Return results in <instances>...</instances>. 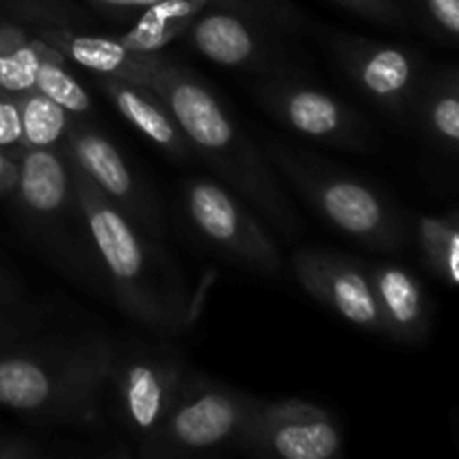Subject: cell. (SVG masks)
Returning <instances> with one entry per match:
<instances>
[{"instance_id": "cell-1", "label": "cell", "mask_w": 459, "mask_h": 459, "mask_svg": "<svg viewBox=\"0 0 459 459\" xmlns=\"http://www.w3.org/2000/svg\"><path fill=\"white\" fill-rule=\"evenodd\" d=\"M117 341L34 334L0 352V408L45 429L103 426Z\"/></svg>"}, {"instance_id": "cell-2", "label": "cell", "mask_w": 459, "mask_h": 459, "mask_svg": "<svg viewBox=\"0 0 459 459\" xmlns=\"http://www.w3.org/2000/svg\"><path fill=\"white\" fill-rule=\"evenodd\" d=\"M151 85L166 101L186 134L193 155L204 160L269 227L287 240L303 233V222L294 202L282 188L267 155L249 139L222 106L213 90L188 67L155 54Z\"/></svg>"}, {"instance_id": "cell-3", "label": "cell", "mask_w": 459, "mask_h": 459, "mask_svg": "<svg viewBox=\"0 0 459 459\" xmlns=\"http://www.w3.org/2000/svg\"><path fill=\"white\" fill-rule=\"evenodd\" d=\"M76 195L103 281L117 305L139 325L173 336L193 321V300L173 260L134 227L72 161Z\"/></svg>"}, {"instance_id": "cell-4", "label": "cell", "mask_w": 459, "mask_h": 459, "mask_svg": "<svg viewBox=\"0 0 459 459\" xmlns=\"http://www.w3.org/2000/svg\"><path fill=\"white\" fill-rule=\"evenodd\" d=\"M12 200L25 233L54 264L85 282L103 281L65 148L22 151Z\"/></svg>"}, {"instance_id": "cell-5", "label": "cell", "mask_w": 459, "mask_h": 459, "mask_svg": "<svg viewBox=\"0 0 459 459\" xmlns=\"http://www.w3.org/2000/svg\"><path fill=\"white\" fill-rule=\"evenodd\" d=\"M263 152L273 170L332 229L368 249H402L406 240L402 215L375 186L282 142H269Z\"/></svg>"}, {"instance_id": "cell-6", "label": "cell", "mask_w": 459, "mask_h": 459, "mask_svg": "<svg viewBox=\"0 0 459 459\" xmlns=\"http://www.w3.org/2000/svg\"><path fill=\"white\" fill-rule=\"evenodd\" d=\"M258 399L202 372H188L166 420L137 444L143 459H175L233 451Z\"/></svg>"}, {"instance_id": "cell-7", "label": "cell", "mask_w": 459, "mask_h": 459, "mask_svg": "<svg viewBox=\"0 0 459 459\" xmlns=\"http://www.w3.org/2000/svg\"><path fill=\"white\" fill-rule=\"evenodd\" d=\"M191 368L170 341L117 343L110 399L117 424L134 442L146 439L178 402Z\"/></svg>"}, {"instance_id": "cell-8", "label": "cell", "mask_w": 459, "mask_h": 459, "mask_svg": "<svg viewBox=\"0 0 459 459\" xmlns=\"http://www.w3.org/2000/svg\"><path fill=\"white\" fill-rule=\"evenodd\" d=\"M182 195L188 220L211 247L260 276L282 273L285 260L272 233L233 188L209 178H188Z\"/></svg>"}, {"instance_id": "cell-9", "label": "cell", "mask_w": 459, "mask_h": 459, "mask_svg": "<svg viewBox=\"0 0 459 459\" xmlns=\"http://www.w3.org/2000/svg\"><path fill=\"white\" fill-rule=\"evenodd\" d=\"M254 97L278 124L294 134L345 151L372 148V130L366 117L318 85L307 83L299 72L260 76Z\"/></svg>"}, {"instance_id": "cell-10", "label": "cell", "mask_w": 459, "mask_h": 459, "mask_svg": "<svg viewBox=\"0 0 459 459\" xmlns=\"http://www.w3.org/2000/svg\"><path fill=\"white\" fill-rule=\"evenodd\" d=\"M287 31L254 13L211 4L182 36L200 56L229 70L272 76L296 72L285 43Z\"/></svg>"}, {"instance_id": "cell-11", "label": "cell", "mask_w": 459, "mask_h": 459, "mask_svg": "<svg viewBox=\"0 0 459 459\" xmlns=\"http://www.w3.org/2000/svg\"><path fill=\"white\" fill-rule=\"evenodd\" d=\"M233 451L249 457L334 459L343 453V430L318 403L258 399Z\"/></svg>"}, {"instance_id": "cell-12", "label": "cell", "mask_w": 459, "mask_h": 459, "mask_svg": "<svg viewBox=\"0 0 459 459\" xmlns=\"http://www.w3.org/2000/svg\"><path fill=\"white\" fill-rule=\"evenodd\" d=\"M327 45L368 101L388 115L411 117L426 76L415 49L345 31H330Z\"/></svg>"}, {"instance_id": "cell-13", "label": "cell", "mask_w": 459, "mask_h": 459, "mask_svg": "<svg viewBox=\"0 0 459 459\" xmlns=\"http://www.w3.org/2000/svg\"><path fill=\"white\" fill-rule=\"evenodd\" d=\"M85 178L146 236H164V211L151 188L137 179L119 148L94 128L88 117H76L63 146Z\"/></svg>"}, {"instance_id": "cell-14", "label": "cell", "mask_w": 459, "mask_h": 459, "mask_svg": "<svg viewBox=\"0 0 459 459\" xmlns=\"http://www.w3.org/2000/svg\"><path fill=\"white\" fill-rule=\"evenodd\" d=\"M291 272L312 299L339 314L343 321L370 334H384L370 264L366 260L339 251L303 247L291 255Z\"/></svg>"}, {"instance_id": "cell-15", "label": "cell", "mask_w": 459, "mask_h": 459, "mask_svg": "<svg viewBox=\"0 0 459 459\" xmlns=\"http://www.w3.org/2000/svg\"><path fill=\"white\" fill-rule=\"evenodd\" d=\"M36 36L48 40L70 63L92 72L97 79H121L130 83H151L155 54H139L117 40V36H101L79 31V27H30Z\"/></svg>"}, {"instance_id": "cell-16", "label": "cell", "mask_w": 459, "mask_h": 459, "mask_svg": "<svg viewBox=\"0 0 459 459\" xmlns=\"http://www.w3.org/2000/svg\"><path fill=\"white\" fill-rule=\"evenodd\" d=\"M370 264L377 307L384 336L399 343H421L430 332V312L424 287L412 272L394 263Z\"/></svg>"}, {"instance_id": "cell-17", "label": "cell", "mask_w": 459, "mask_h": 459, "mask_svg": "<svg viewBox=\"0 0 459 459\" xmlns=\"http://www.w3.org/2000/svg\"><path fill=\"white\" fill-rule=\"evenodd\" d=\"M97 83L117 108V112L166 155L179 161L195 157L175 115L151 85L130 83L121 79H97Z\"/></svg>"}, {"instance_id": "cell-18", "label": "cell", "mask_w": 459, "mask_h": 459, "mask_svg": "<svg viewBox=\"0 0 459 459\" xmlns=\"http://www.w3.org/2000/svg\"><path fill=\"white\" fill-rule=\"evenodd\" d=\"M218 3L220 0H160L143 9L128 30L115 36L133 52H161L170 43L182 39L206 7Z\"/></svg>"}, {"instance_id": "cell-19", "label": "cell", "mask_w": 459, "mask_h": 459, "mask_svg": "<svg viewBox=\"0 0 459 459\" xmlns=\"http://www.w3.org/2000/svg\"><path fill=\"white\" fill-rule=\"evenodd\" d=\"M40 39L21 21L0 13V90L21 94L34 88Z\"/></svg>"}, {"instance_id": "cell-20", "label": "cell", "mask_w": 459, "mask_h": 459, "mask_svg": "<svg viewBox=\"0 0 459 459\" xmlns=\"http://www.w3.org/2000/svg\"><path fill=\"white\" fill-rule=\"evenodd\" d=\"M22 143L27 148H63L76 117L36 88L18 94Z\"/></svg>"}, {"instance_id": "cell-21", "label": "cell", "mask_w": 459, "mask_h": 459, "mask_svg": "<svg viewBox=\"0 0 459 459\" xmlns=\"http://www.w3.org/2000/svg\"><path fill=\"white\" fill-rule=\"evenodd\" d=\"M411 117L439 146L459 152V97L424 76Z\"/></svg>"}, {"instance_id": "cell-22", "label": "cell", "mask_w": 459, "mask_h": 459, "mask_svg": "<svg viewBox=\"0 0 459 459\" xmlns=\"http://www.w3.org/2000/svg\"><path fill=\"white\" fill-rule=\"evenodd\" d=\"M40 39V36H39ZM67 58L54 45L40 39L39 67H36L34 88L70 110L74 117H88L92 112V99L85 92L81 81L72 74Z\"/></svg>"}, {"instance_id": "cell-23", "label": "cell", "mask_w": 459, "mask_h": 459, "mask_svg": "<svg viewBox=\"0 0 459 459\" xmlns=\"http://www.w3.org/2000/svg\"><path fill=\"white\" fill-rule=\"evenodd\" d=\"M417 242L429 267L448 285L459 287V227L442 215L417 220Z\"/></svg>"}, {"instance_id": "cell-24", "label": "cell", "mask_w": 459, "mask_h": 459, "mask_svg": "<svg viewBox=\"0 0 459 459\" xmlns=\"http://www.w3.org/2000/svg\"><path fill=\"white\" fill-rule=\"evenodd\" d=\"M48 309L34 305H0V352L43 330Z\"/></svg>"}, {"instance_id": "cell-25", "label": "cell", "mask_w": 459, "mask_h": 459, "mask_svg": "<svg viewBox=\"0 0 459 459\" xmlns=\"http://www.w3.org/2000/svg\"><path fill=\"white\" fill-rule=\"evenodd\" d=\"M421 25L437 39L459 45V0H408Z\"/></svg>"}, {"instance_id": "cell-26", "label": "cell", "mask_w": 459, "mask_h": 459, "mask_svg": "<svg viewBox=\"0 0 459 459\" xmlns=\"http://www.w3.org/2000/svg\"><path fill=\"white\" fill-rule=\"evenodd\" d=\"M218 4L254 13V16L285 30L287 34L303 27V13L294 7L291 0H220Z\"/></svg>"}, {"instance_id": "cell-27", "label": "cell", "mask_w": 459, "mask_h": 459, "mask_svg": "<svg viewBox=\"0 0 459 459\" xmlns=\"http://www.w3.org/2000/svg\"><path fill=\"white\" fill-rule=\"evenodd\" d=\"M334 3L375 25L388 27V30H406L408 27V12L402 0H334Z\"/></svg>"}, {"instance_id": "cell-28", "label": "cell", "mask_w": 459, "mask_h": 459, "mask_svg": "<svg viewBox=\"0 0 459 459\" xmlns=\"http://www.w3.org/2000/svg\"><path fill=\"white\" fill-rule=\"evenodd\" d=\"M0 148L16 160L25 151L18 94L4 92V90H0Z\"/></svg>"}, {"instance_id": "cell-29", "label": "cell", "mask_w": 459, "mask_h": 459, "mask_svg": "<svg viewBox=\"0 0 459 459\" xmlns=\"http://www.w3.org/2000/svg\"><path fill=\"white\" fill-rule=\"evenodd\" d=\"M83 3L97 9L99 13H106V16L130 18V21H134L143 9L160 3V0H83Z\"/></svg>"}, {"instance_id": "cell-30", "label": "cell", "mask_w": 459, "mask_h": 459, "mask_svg": "<svg viewBox=\"0 0 459 459\" xmlns=\"http://www.w3.org/2000/svg\"><path fill=\"white\" fill-rule=\"evenodd\" d=\"M43 455L45 453L36 444H31L30 439L7 435L0 430V459H34Z\"/></svg>"}, {"instance_id": "cell-31", "label": "cell", "mask_w": 459, "mask_h": 459, "mask_svg": "<svg viewBox=\"0 0 459 459\" xmlns=\"http://www.w3.org/2000/svg\"><path fill=\"white\" fill-rule=\"evenodd\" d=\"M18 179V160L0 148V200H12Z\"/></svg>"}, {"instance_id": "cell-32", "label": "cell", "mask_w": 459, "mask_h": 459, "mask_svg": "<svg viewBox=\"0 0 459 459\" xmlns=\"http://www.w3.org/2000/svg\"><path fill=\"white\" fill-rule=\"evenodd\" d=\"M18 303H25V290H22L21 281L0 264V305Z\"/></svg>"}, {"instance_id": "cell-33", "label": "cell", "mask_w": 459, "mask_h": 459, "mask_svg": "<svg viewBox=\"0 0 459 459\" xmlns=\"http://www.w3.org/2000/svg\"><path fill=\"white\" fill-rule=\"evenodd\" d=\"M429 79H433L435 83L444 85L446 90L455 92L459 97V67H442V70H435L433 74H426Z\"/></svg>"}, {"instance_id": "cell-34", "label": "cell", "mask_w": 459, "mask_h": 459, "mask_svg": "<svg viewBox=\"0 0 459 459\" xmlns=\"http://www.w3.org/2000/svg\"><path fill=\"white\" fill-rule=\"evenodd\" d=\"M446 218L451 220V222H455L457 227H459V209H455V211H451V213H446Z\"/></svg>"}]
</instances>
